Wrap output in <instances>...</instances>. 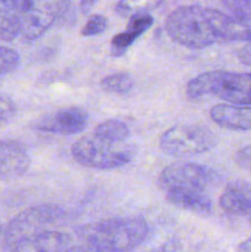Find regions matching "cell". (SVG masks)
<instances>
[{
	"label": "cell",
	"mask_w": 251,
	"mask_h": 252,
	"mask_svg": "<svg viewBox=\"0 0 251 252\" xmlns=\"http://www.w3.org/2000/svg\"><path fill=\"white\" fill-rule=\"evenodd\" d=\"M246 27L230 15L202 5L176 7L165 22L170 38L189 48H204L243 39Z\"/></svg>",
	"instance_id": "6da1fadb"
},
{
	"label": "cell",
	"mask_w": 251,
	"mask_h": 252,
	"mask_svg": "<svg viewBox=\"0 0 251 252\" xmlns=\"http://www.w3.org/2000/svg\"><path fill=\"white\" fill-rule=\"evenodd\" d=\"M75 233L83 244L102 252H129L144 243L149 226L142 218H110L81 225Z\"/></svg>",
	"instance_id": "7a4b0ae2"
},
{
	"label": "cell",
	"mask_w": 251,
	"mask_h": 252,
	"mask_svg": "<svg viewBox=\"0 0 251 252\" xmlns=\"http://www.w3.org/2000/svg\"><path fill=\"white\" fill-rule=\"evenodd\" d=\"M186 91L189 98L213 95L229 105L251 106V73L204 71L188 81Z\"/></svg>",
	"instance_id": "3957f363"
},
{
	"label": "cell",
	"mask_w": 251,
	"mask_h": 252,
	"mask_svg": "<svg viewBox=\"0 0 251 252\" xmlns=\"http://www.w3.org/2000/svg\"><path fill=\"white\" fill-rule=\"evenodd\" d=\"M70 153L78 164L101 170L125 166L134 155L130 145L111 142L94 134L76 140L71 145Z\"/></svg>",
	"instance_id": "277c9868"
},
{
	"label": "cell",
	"mask_w": 251,
	"mask_h": 252,
	"mask_svg": "<svg viewBox=\"0 0 251 252\" xmlns=\"http://www.w3.org/2000/svg\"><path fill=\"white\" fill-rule=\"evenodd\" d=\"M65 214V211L57 204H41L20 212L2 230V246L10 250L22 241L49 231V226L62 220Z\"/></svg>",
	"instance_id": "5b68a950"
},
{
	"label": "cell",
	"mask_w": 251,
	"mask_h": 252,
	"mask_svg": "<svg viewBox=\"0 0 251 252\" xmlns=\"http://www.w3.org/2000/svg\"><path fill=\"white\" fill-rule=\"evenodd\" d=\"M218 138L209 128L199 125H179L169 128L160 137L162 153L170 157H192L213 149Z\"/></svg>",
	"instance_id": "8992f818"
},
{
	"label": "cell",
	"mask_w": 251,
	"mask_h": 252,
	"mask_svg": "<svg viewBox=\"0 0 251 252\" xmlns=\"http://www.w3.org/2000/svg\"><path fill=\"white\" fill-rule=\"evenodd\" d=\"M218 182L219 175L216 170L192 162L172 164L165 167L159 175V185L164 191L191 189L206 193Z\"/></svg>",
	"instance_id": "52a82bcc"
},
{
	"label": "cell",
	"mask_w": 251,
	"mask_h": 252,
	"mask_svg": "<svg viewBox=\"0 0 251 252\" xmlns=\"http://www.w3.org/2000/svg\"><path fill=\"white\" fill-rule=\"evenodd\" d=\"M64 1H30L21 14L20 36L26 41L39 38L59 20Z\"/></svg>",
	"instance_id": "ba28073f"
},
{
	"label": "cell",
	"mask_w": 251,
	"mask_h": 252,
	"mask_svg": "<svg viewBox=\"0 0 251 252\" xmlns=\"http://www.w3.org/2000/svg\"><path fill=\"white\" fill-rule=\"evenodd\" d=\"M89 123V116L80 107H64L41 116L32 123V128L53 134H76L83 132Z\"/></svg>",
	"instance_id": "9c48e42d"
},
{
	"label": "cell",
	"mask_w": 251,
	"mask_h": 252,
	"mask_svg": "<svg viewBox=\"0 0 251 252\" xmlns=\"http://www.w3.org/2000/svg\"><path fill=\"white\" fill-rule=\"evenodd\" d=\"M31 165L29 149L19 140H0V180H12L22 176Z\"/></svg>",
	"instance_id": "30bf717a"
},
{
	"label": "cell",
	"mask_w": 251,
	"mask_h": 252,
	"mask_svg": "<svg viewBox=\"0 0 251 252\" xmlns=\"http://www.w3.org/2000/svg\"><path fill=\"white\" fill-rule=\"evenodd\" d=\"M219 204L230 216L251 217V185L243 181L230 182L221 193Z\"/></svg>",
	"instance_id": "8fae6325"
},
{
	"label": "cell",
	"mask_w": 251,
	"mask_h": 252,
	"mask_svg": "<svg viewBox=\"0 0 251 252\" xmlns=\"http://www.w3.org/2000/svg\"><path fill=\"white\" fill-rule=\"evenodd\" d=\"M212 121L220 127L234 130L251 129V106L218 103L209 112Z\"/></svg>",
	"instance_id": "7c38bea8"
},
{
	"label": "cell",
	"mask_w": 251,
	"mask_h": 252,
	"mask_svg": "<svg viewBox=\"0 0 251 252\" xmlns=\"http://www.w3.org/2000/svg\"><path fill=\"white\" fill-rule=\"evenodd\" d=\"M69 241L70 238L66 234L49 230L17 244L7 252H59L68 245Z\"/></svg>",
	"instance_id": "4fadbf2b"
},
{
	"label": "cell",
	"mask_w": 251,
	"mask_h": 252,
	"mask_svg": "<svg viewBox=\"0 0 251 252\" xmlns=\"http://www.w3.org/2000/svg\"><path fill=\"white\" fill-rule=\"evenodd\" d=\"M164 192L167 201L179 208L201 216H207L212 212V201L204 192L191 189H167Z\"/></svg>",
	"instance_id": "5bb4252c"
},
{
	"label": "cell",
	"mask_w": 251,
	"mask_h": 252,
	"mask_svg": "<svg viewBox=\"0 0 251 252\" xmlns=\"http://www.w3.org/2000/svg\"><path fill=\"white\" fill-rule=\"evenodd\" d=\"M130 132L126 122L121 120H107L96 127L94 135L116 143H126Z\"/></svg>",
	"instance_id": "9a60e30c"
},
{
	"label": "cell",
	"mask_w": 251,
	"mask_h": 252,
	"mask_svg": "<svg viewBox=\"0 0 251 252\" xmlns=\"http://www.w3.org/2000/svg\"><path fill=\"white\" fill-rule=\"evenodd\" d=\"M134 86V79L126 71L111 74L101 80V88L107 93L127 94Z\"/></svg>",
	"instance_id": "2e32d148"
},
{
	"label": "cell",
	"mask_w": 251,
	"mask_h": 252,
	"mask_svg": "<svg viewBox=\"0 0 251 252\" xmlns=\"http://www.w3.org/2000/svg\"><path fill=\"white\" fill-rule=\"evenodd\" d=\"M140 37L139 33L132 31V30L127 29L126 31L120 32L116 36H113L112 41H111V52L112 56L120 57L126 53L128 48L137 41Z\"/></svg>",
	"instance_id": "e0dca14e"
},
{
	"label": "cell",
	"mask_w": 251,
	"mask_h": 252,
	"mask_svg": "<svg viewBox=\"0 0 251 252\" xmlns=\"http://www.w3.org/2000/svg\"><path fill=\"white\" fill-rule=\"evenodd\" d=\"M224 6L230 11V16L243 24L244 26H251V0L246 1H224Z\"/></svg>",
	"instance_id": "ac0fdd59"
},
{
	"label": "cell",
	"mask_w": 251,
	"mask_h": 252,
	"mask_svg": "<svg viewBox=\"0 0 251 252\" xmlns=\"http://www.w3.org/2000/svg\"><path fill=\"white\" fill-rule=\"evenodd\" d=\"M20 56L16 51L0 46V75H5L19 66Z\"/></svg>",
	"instance_id": "d6986e66"
},
{
	"label": "cell",
	"mask_w": 251,
	"mask_h": 252,
	"mask_svg": "<svg viewBox=\"0 0 251 252\" xmlns=\"http://www.w3.org/2000/svg\"><path fill=\"white\" fill-rule=\"evenodd\" d=\"M107 27V19L103 15H93L81 30V36L93 37L102 33Z\"/></svg>",
	"instance_id": "ffe728a7"
},
{
	"label": "cell",
	"mask_w": 251,
	"mask_h": 252,
	"mask_svg": "<svg viewBox=\"0 0 251 252\" xmlns=\"http://www.w3.org/2000/svg\"><path fill=\"white\" fill-rule=\"evenodd\" d=\"M16 103L6 94L0 93V127L6 125L16 115Z\"/></svg>",
	"instance_id": "44dd1931"
},
{
	"label": "cell",
	"mask_w": 251,
	"mask_h": 252,
	"mask_svg": "<svg viewBox=\"0 0 251 252\" xmlns=\"http://www.w3.org/2000/svg\"><path fill=\"white\" fill-rule=\"evenodd\" d=\"M235 162L241 169L251 170V143L235 153Z\"/></svg>",
	"instance_id": "7402d4cb"
},
{
	"label": "cell",
	"mask_w": 251,
	"mask_h": 252,
	"mask_svg": "<svg viewBox=\"0 0 251 252\" xmlns=\"http://www.w3.org/2000/svg\"><path fill=\"white\" fill-rule=\"evenodd\" d=\"M238 58L240 59L241 63H244L245 65L251 66V44L248 46L241 47L238 51Z\"/></svg>",
	"instance_id": "603a6c76"
},
{
	"label": "cell",
	"mask_w": 251,
	"mask_h": 252,
	"mask_svg": "<svg viewBox=\"0 0 251 252\" xmlns=\"http://www.w3.org/2000/svg\"><path fill=\"white\" fill-rule=\"evenodd\" d=\"M65 252H102L98 249L94 248V246L88 245V244H81V245L73 246V248L68 249Z\"/></svg>",
	"instance_id": "cb8c5ba5"
},
{
	"label": "cell",
	"mask_w": 251,
	"mask_h": 252,
	"mask_svg": "<svg viewBox=\"0 0 251 252\" xmlns=\"http://www.w3.org/2000/svg\"><path fill=\"white\" fill-rule=\"evenodd\" d=\"M236 252H251V238L246 239L243 243L239 244Z\"/></svg>",
	"instance_id": "d4e9b609"
},
{
	"label": "cell",
	"mask_w": 251,
	"mask_h": 252,
	"mask_svg": "<svg viewBox=\"0 0 251 252\" xmlns=\"http://www.w3.org/2000/svg\"><path fill=\"white\" fill-rule=\"evenodd\" d=\"M150 252H174V248L171 245H162L161 248L154 249Z\"/></svg>",
	"instance_id": "484cf974"
},
{
	"label": "cell",
	"mask_w": 251,
	"mask_h": 252,
	"mask_svg": "<svg viewBox=\"0 0 251 252\" xmlns=\"http://www.w3.org/2000/svg\"><path fill=\"white\" fill-rule=\"evenodd\" d=\"M243 41H248L249 44H251V26L246 27L245 32H244Z\"/></svg>",
	"instance_id": "4316f807"
},
{
	"label": "cell",
	"mask_w": 251,
	"mask_h": 252,
	"mask_svg": "<svg viewBox=\"0 0 251 252\" xmlns=\"http://www.w3.org/2000/svg\"><path fill=\"white\" fill-rule=\"evenodd\" d=\"M1 233H2V231H1V226H0V235H1Z\"/></svg>",
	"instance_id": "83f0119b"
}]
</instances>
